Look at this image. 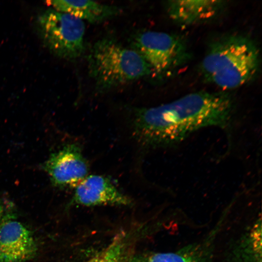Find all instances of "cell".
<instances>
[{
    "mask_svg": "<svg viewBox=\"0 0 262 262\" xmlns=\"http://www.w3.org/2000/svg\"><path fill=\"white\" fill-rule=\"evenodd\" d=\"M234 106L233 98L227 92L192 93L167 103L135 109L133 134L146 147L169 146L202 128L227 127Z\"/></svg>",
    "mask_w": 262,
    "mask_h": 262,
    "instance_id": "cell-1",
    "label": "cell"
},
{
    "mask_svg": "<svg viewBox=\"0 0 262 262\" xmlns=\"http://www.w3.org/2000/svg\"><path fill=\"white\" fill-rule=\"evenodd\" d=\"M258 49L241 35L222 38L210 47L201 64L205 78L224 90L234 89L249 81L259 66Z\"/></svg>",
    "mask_w": 262,
    "mask_h": 262,
    "instance_id": "cell-2",
    "label": "cell"
},
{
    "mask_svg": "<svg viewBox=\"0 0 262 262\" xmlns=\"http://www.w3.org/2000/svg\"><path fill=\"white\" fill-rule=\"evenodd\" d=\"M87 61L89 74L99 92L152 73L149 65L137 52L111 38H103L95 43Z\"/></svg>",
    "mask_w": 262,
    "mask_h": 262,
    "instance_id": "cell-3",
    "label": "cell"
},
{
    "mask_svg": "<svg viewBox=\"0 0 262 262\" xmlns=\"http://www.w3.org/2000/svg\"><path fill=\"white\" fill-rule=\"evenodd\" d=\"M37 23L43 42L57 56L75 60L83 53L85 25L82 19L53 9L43 13Z\"/></svg>",
    "mask_w": 262,
    "mask_h": 262,
    "instance_id": "cell-4",
    "label": "cell"
},
{
    "mask_svg": "<svg viewBox=\"0 0 262 262\" xmlns=\"http://www.w3.org/2000/svg\"><path fill=\"white\" fill-rule=\"evenodd\" d=\"M132 44L133 49L145 60L156 76L174 72L189 57L183 40L166 33L150 31L139 33L134 36Z\"/></svg>",
    "mask_w": 262,
    "mask_h": 262,
    "instance_id": "cell-5",
    "label": "cell"
},
{
    "mask_svg": "<svg viewBox=\"0 0 262 262\" xmlns=\"http://www.w3.org/2000/svg\"><path fill=\"white\" fill-rule=\"evenodd\" d=\"M43 168L53 185L59 188L75 187L89 172L87 160L75 144L66 145L53 153Z\"/></svg>",
    "mask_w": 262,
    "mask_h": 262,
    "instance_id": "cell-6",
    "label": "cell"
},
{
    "mask_svg": "<svg viewBox=\"0 0 262 262\" xmlns=\"http://www.w3.org/2000/svg\"><path fill=\"white\" fill-rule=\"evenodd\" d=\"M37 250L33 234L22 223L8 218L0 223V262H26Z\"/></svg>",
    "mask_w": 262,
    "mask_h": 262,
    "instance_id": "cell-7",
    "label": "cell"
},
{
    "mask_svg": "<svg viewBox=\"0 0 262 262\" xmlns=\"http://www.w3.org/2000/svg\"><path fill=\"white\" fill-rule=\"evenodd\" d=\"M74 188L72 202L76 204L127 206L131 203L110 179L102 175H88Z\"/></svg>",
    "mask_w": 262,
    "mask_h": 262,
    "instance_id": "cell-8",
    "label": "cell"
},
{
    "mask_svg": "<svg viewBox=\"0 0 262 262\" xmlns=\"http://www.w3.org/2000/svg\"><path fill=\"white\" fill-rule=\"evenodd\" d=\"M219 0H171L167 4L170 17L182 25H188L210 19L221 7Z\"/></svg>",
    "mask_w": 262,
    "mask_h": 262,
    "instance_id": "cell-9",
    "label": "cell"
},
{
    "mask_svg": "<svg viewBox=\"0 0 262 262\" xmlns=\"http://www.w3.org/2000/svg\"><path fill=\"white\" fill-rule=\"evenodd\" d=\"M54 9L72 15L82 20L99 23L117 16L120 8L91 0H50L47 1Z\"/></svg>",
    "mask_w": 262,
    "mask_h": 262,
    "instance_id": "cell-10",
    "label": "cell"
},
{
    "mask_svg": "<svg viewBox=\"0 0 262 262\" xmlns=\"http://www.w3.org/2000/svg\"><path fill=\"white\" fill-rule=\"evenodd\" d=\"M210 250L206 245H191L175 252L147 254L134 262H210Z\"/></svg>",
    "mask_w": 262,
    "mask_h": 262,
    "instance_id": "cell-11",
    "label": "cell"
},
{
    "mask_svg": "<svg viewBox=\"0 0 262 262\" xmlns=\"http://www.w3.org/2000/svg\"><path fill=\"white\" fill-rule=\"evenodd\" d=\"M233 253L234 262H262L261 219L244 236Z\"/></svg>",
    "mask_w": 262,
    "mask_h": 262,
    "instance_id": "cell-12",
    "label": "cell"
},
{
    "mask_svg": "<svg viewBox=\"0 0 262 262\" xmlns=\"http://www.w3.org/2000/svg\"><path fill=\"white\" fill-rule=\"evenodd\" d=\"M127 248V237L121 232L101 252L85 262H126Z\"/></svg>",
    "mask_w": 262,
    "mask_h": 262,
    "instance_id": "cell-13",
    "label": "cell"
},
{
    "mask_svg": "<svg viewBox=\"0 0 262 262\" xmlns=\"http://www.w3.org/2000/svg\"><path fill=\"white\" fill-rule=\"evenodd\" d=\"M4 209L2 203L0 201V220L1 219L2 213H3Z\"/></svg>",
    "mask_w": 262,
    "mask_h": 262,
    "instance_id": "cell-14",
    "label": "cell"
}]
</instances>
